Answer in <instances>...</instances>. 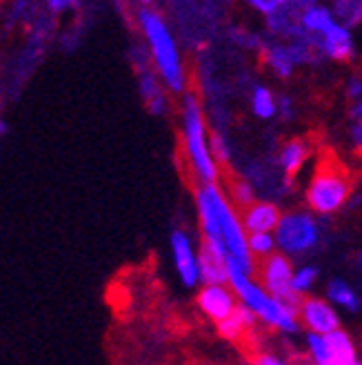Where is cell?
Returning <instances> with one entry per match:
<instances>
[{"instance_id": "6da1fadb", "label": "cell", "mask_w": 362, "mask_h": 365, "mask_svg": "<svg viewBox=\"0 0 362 365\" xmlns=\"http://www.w3.org/2000/svg\"><path fill=\"white\" fill-rule=\"evenodd\" d=\"M227 277H229L231 289L236 292L238 301L247 305L269 330L284 334V336H296L302 330L298 309L276 297H271L260 283L253 281V274L245 272L231 259H227Z\"/></svg>"}, {"instance_id": "7a4b0ae2", "label": "cell", "mask_w": 362, "mask_h": 365, "mask_svg": "<svg viewBox=\"0 0 362 365\" xmlns=\"http://www.w3.org/2000/svg\"><path fill=\"white\" fill-rule=\"evenodd\" d=\"M138 25L147 41L151 61L156 67V74L160 76L162 85L169 87L176 94H185L187 91V74L183 67V58L176 45V38L162 16L154 11L151 7H142L138 11Z\"/></svg>"}, {"instance_id": "3957f363", "label": "cell", "mask_w": 362, "mask_h": 365, "mask_svg": "<svg viewBox=\"0 0 362 365\" xmlns=\"http://www.w3.org/2000/svg\"><path fill=\"white\" fill-rule=\"evenodd\" d=\"M183 143L189 165L201 182H215L220 178L218 160L211 152V136L207 132V120L201 101L193 91L183 94Z\"/></svg>"}, {"instance_id": "277c9868", "label": "cell", "mask_w": 362, "mask_h": 365, "mask_svg": "<svg viewBox=\"0 0 362 365\" xmlns=\"http://www.w3.org/2000/svg\"><path fill=\"white\" fill-rule=\"evenodd\" d=\"M349 196H351V176L347 168L334 154L324 152L312 176L309 187H307L304 194L307 205H309L314 214L329 216L345 207Z\"/></svg>"}, {"instance_id": "5b68a950", "label": "cell", "mask_w": 362, "mask_h": 365, "mask_svg": "<svg viewBox=\"0 0 362 365\" xmlns=\"http://www.w3.org/2000/svg\"><path fill=\"white\" fill-rule=\"evenodd\" d=\"M276 232V245L278 252L287 257L298 259L312 254L320 243V223L312 212H287L280 216V223Z\"/></svg>"}, {"instance_id": "8992f818", "label": "cell", "mask_w": 362, "mask_h": 365, "mask_svg": "<svg viewBox=\"0 0 362 365\" xmlns=\"http://www.w3.org/2000/svg\"><path fill=\"white\" fill-rule=\"evenodd\" d=\"M256 274H258V283L269 292L271 297H276L298 309L302 297H298L292 287V277H294L292 257H287V254L276 250L274 254H269L267 259L258 261Z\"/></svg>"}, {"instance_id": "52a82bcc", "label": "cell", "mask_w": 362, "mask_h": 365, "mask_svg": "<svg viewBox=\"0 0 362 365\" xmlns=\"http://www.w3.org/2000/svg\"><path fill=\"white\" fill-rule=\"evenodd\" d=\"M169 250L176 274L183 287L193 289L201 285V265H198V250L191 241V236L185 230H171L169 234Z\"/></svg>"}, {"instance_id": "ba28073f", "label": "cell", "mask_w": 362, "mask_h": 365, "mask_svg": "<svg viewBox=\"0 0 362 365\" xmlns=\"http://www.w3.org/2000/svg\"><path fill=\"white\" fill-rule=\"evenodd\" d=\"M298 319L307 332L329 334L340 327L338 307L320 297H309V294L302 297L298 305Z\"/></svg>"}, {"instance_id": "9c48e42d", "label": "cell", "mask_w": 362, "mask_h": 365, "mask_svg": "<svg viewBox=\"0 0 362 365\" xmlns=\"http://www.w3.org/2000/svg\"><path fill=\"white\" fill-rule=\"evenodd\" d=\"M238 297L231 289L229 283H213V285H203L198 289L196 305L198 309L213 323L225 321L233 309L238 307Z\"/></svg>"}, {"instance_id": "30bf717a", "label": "cell", "mask_w": 362, "mask_h": 365, "mask_svg": "<svg viewBox=\"0 0 362 365\" xmlns=\"http://www.w3.org/2000/svg\"><path fill=\"white\" fill-rule=\"evenodd\" d=\"M280 207L271 200H253L247 207L240 210V223L247 234L256 232H274L280 223Z\"/></svg>"}, {"instance_id": "8fae6325", "label": "cell", "mask_w": 362, "mask_h": 365, "mask_svg": "<svg viewBox=\"0 0 362 365\" xmlns=\"http://www.w3.org/2000/svg\"><path fill=\"white\" fill-rule=\"evenodd\" d=\"M314 41L320 49L322 56L331 61H349L353 56V38L347 25H340L338 21L324 29L320 36H314Z\"/></svg>"}, {"instance_id": "7c38bea8", "label": "cell", "mask_w": 362, "mask_h": 365, "mask_svg": "<svg viewBox=\"0 0 362 365\" xmlns=\"http://www.w3.org/2000/svg\"><path fill=\"white\" fill-rule=\"evenodd\" d=\"M198 265H201V285L229 283L227 277V252L203 239L198 247Z\"/></svg>"}, {"instance_id": "4fadbf2b", "label": "cell", "mask_w": 362, "mask_h": 365, "mask_svg": "<svg viewBox=\"0 0 362 365\" xmlns=\"http://www.w3.org/2000/svg\"><path fill=\"white\" fill-rule=\"evenodd\" d=\"M260 319L251 312V309L243 303H238V307L233 309V312L220 321V323H215V327H218V334L225 339V341H231V343H238L243 341L247 334H251L253 330L258 327Z\"/></svg>"}, {"instance_id": "5bb4252c", "label": "cell", "mask_w": 362, "mask_h": 365, "mask_svg": "<svg viewBox=\"0 0 362 365\" xmlns=\"http://www.w3.org/2000/svg\"><path fill=\"white\" fill-rule=\"evenodd\" d=\"M136 67H138V78H140V91L142 98L147 103L151 114H162L167 109V96L162 91L160 85V76L151 71V65L144 58H136Z\"/></svg>"}, {"instance_id": "9a60e30c", "label": "cell", "mask_w": 362, "mask_h": 365, "mask_svg": "<svg viewBox=\"0 0 362 365\" xmlns=\"http://www.w3.org/2000/svg\"><path fill=\"white\" fill-rule=\"evenodd\" d=\"M309 156H312V148L304 138H292L282 145L280 156H278V165L284 172L287 180L294 178L300 172V168L304 165Z\"/></svg>"}, {"instance_id": "2e32d148", "label": "cell", "mask_w": 362, "mask_h": 365, "mask_svg": "<svg viewBox=\"0 0 362 365\" xmlns=\"http://www.w3.org/2000/svg\"><path fill=\"white\" fill-rule=\"evenodd\" d=\"M324 297H327V301L340 309H345V312H360L362 307V299L358 292L345 281V279H331L327 283V287H324Z\"/></svg>"}, {"instance_id": "e0dca14e", "label": "cell", "mask_w": 362, "mask_h": 365, "mask_svg": "<svg viewBox=\"0 0 362 365\" xmlns=\"http://www.w3.org/2000/svg\"><path fill=\"white\" fill-rule=\"evenodd\" d=\"M262 58L265 63L276 71L280 78H287L294 74V67H298L296 56L292 45H282V43H269L262 47Z\"/></svg>"}, {"instance_id": "ac0fdd59", "label": "cell", "mask_w": 362, "mask_h": 365, "mask_svg": "<svg viewBox=\"0 0 362 365\" xmlns=\"http://www.w3.org/2000/svg\"><path fill=\"white\" fill-rule=\"evenodd\" d=\"M334 23H336L334 11L327 9V7H322V5L312 3V5H304L302 11H300V25L309 36H320L324 29H329Z\"/></svg>"}, {"instance_id": "d6986e66", "label": "cell", "mask_w": 362, "mask_h": 365, "mask_svg": "<svg viewBox=\"0 0 362 365\" xmlns=\"http://www.w3.org/2000/svg\"><path fill=\"white\" fill-rule=\"evenodd\" d=\"M324 336H327L329 350L334 354V363H338V365H349L351 361L358 359L356 343H353L351 334L342 330V327H338V330L324 334Z\"/></svg>"}, {"instance_id": "ffe728a7", "label": "cell", "mask_w": 362, "mask_h": 365, "mask_svg": "<svg viewBox=\"0 0 362 365\" xmlns=\"http://www.w3.org/2000/svg\"><path fill=\"white\" fill-rule=\"evenodd\" d=\"M251 109L262 120H271L278 116V98H274L271 89L265 85H256L251 91Z\"/></svg>"}, {"instance_id": "44dd1931", "label": "cell", "mask_w": 362, "mask_h": 365, "mask_svg": "<svg viewBox=\"0 0 362 365\" xmlns=\"http://www.w3.org/2000/svg\"><path fill=\"white\" fill-rule=\"evenodd\" d=\"M304 348L309 354L312 365H334V354L329 350V343L324 334L318 332H307L304 334Z\"/></svg>"}, {"instance_id": "7402d4cb", "label": "cell", "mask_w": 362, "mask_h": 365, "mask_svg": "<svg viewBox=\"0 0 362 365\" xmlns=\"http://www.w3.org/2000/svg\"><path fill=\"white\" fill-rule=\"evenodd\" d=\"M320 279V269L318 265H312V263H307V265H300L294 269V277H292V287L298 297H307V294H312V289L316 287Z\"/></svg>"}, {"instance_id": "603a6c76", "label": "cell", "mask_w": 362, "mask_h": 365, "mask_svg": "<svg viewBox=\"0 0 362 365\" xmlns=\"http://www.w3.org/2000/svg\"><path fill=\"white\" fill-rule=\"evenodd\" d=\"M247 243H249L251 257L256 259V261L267 259L269 254H274V252L278 250L274 232H256V234H247Z\"/></svg>"}, {"instance_id": "cb8c5ba5", "label": "cell", "mask_w": 362, "mask_h": 365, "mask_svg": "<svg viewBox=\"0 0 362 365\" xmlns=\"http://www.w3.org/2000/svg\"><path fill=\"white\" fill-rule=\"evenodd\" d=\"M334 16H338L347 27L362 21V0H334Z\"/></svg>"}, {"instance_id": "d4e9b609", "label": "cell", "mask_w": 362, "mask_h": 365, "mask_svg": "<svg viewBox=\"0 0 362 365\" xmlns=\"http://www.w3.org/2000/svg\"><path fill=\"white\" fill-rule=\"evenodd\" d=\"M229 192H231L233 205H236L238 210L247 207L249 203H253V200H256V190H253V185H251L249 180H245V178H233Z\"/></svg>"}, {"instance_id": "484cf974", "label": "cell", "mask_w": 362, "mask_h": 365, "mask_svg": "<svg viewBox=\"0 0 362 365\" xmlns=\"http://www.w3.org/2000/svg\"><path fill=\"white\" fill-rule=\"evenodd\" d=\"M211 152H213V158H215V160H223V163L229 160L227 140H225L220 134H213V136H211Z\"/></svg>"}, {"instance_id": "4316f807", "label": "cell", "mask_w": 362, "mask_h": 365, "mask_svg": "<svg viewBox=\"0 0 362 365\" xmlns=\"http://www.w3.org/2000/svg\"><path fill=\"white\" fill-rule=\"evenodd\" d=\"M251 365H292L289 361H284L282 356L278 354H269V352H260L256 359H253Z\"/></svg>"}, {"instance_id": "83f0119b", "label": "cell", "mask_w": 362, "mask_h": 365, "mask_svg": "<svg viewBox=\"0 0 362 365\" xmlns=\"http://www.w3.org/2000/svg\"><path fill=\"white\" fill-rule=\"evenodd\" d=\"M247 3L256 9V11H260V14H265V16H271L274 14L280 5H276L274 0H247Z\"/></svg>"}, {"instance_id": "f1b7e54d", "label": "cell", "mask_w": 362, "mask_h": 365, "mask_svg": "<svg viewBox=\"0 0 362 365\" xmlns=\"http://www.w3.org/2000/svg\"><path fill=\"white\" fill-rule=\"evenodd\" d=\"M80 3H82V0H45L47 9H51V11H65V9L80 5Z\"/></svg>"}, {"instance_id": "f546056e", "label": "cell", "mask_w": 362, "mask_h": 365, "mask_svg": "<svg viewBox=\"0 0 362 365\" xmlns=\"http://www.w3.org/2000/svg\"><path fill=\"white\" fill-rule=\"evenodd\" d=\"M294 103H292V98L289 96H280L278 98V114L284 118V120H292V116H294Z\"/></svg>"}, {"instance_id": "4dcf8cb0", "label": "cell", "mask_w": 362, "mask_h": 365, "mask_svg": "<svg viewBox=\"0 0 362 365\" xmlns=\"http://www.w3.org/2000/svg\"><path fill=\"white\" fill-rule=\"evenodd\" d=\"M347 94H349V98H353V101L362 98V78H360V76H351V78H349V83H347Z\"/></svg>"}, {"instance_id": "1f68e13d", "label": "cell", "mask_w": 362, "mask_h": 365, "mask_svg": "<svg viewBox=\"0 0 362 365\" xmlns=\"http://www.w3.org/2000/svg\"><path fill=\"white\" fill-rule=\"evenodd\" d=\"M351 143L358 150H362V120H351Z\"/></svg>"}, {"instance_id": "d6a6232c", "label": "cell", "mask_w": 362, "mask_h": 365, "mask_svg": "<svg viewBox=\"0 0 362 365\" xmlns=\"http://www.w3.org/2000/svg\"><path fill=\"white\" fill-rule=\"evenodd\" d=\"M349 118L351 120H362V98H358L353 103V107L349 109Z\"/></svg>"}, {"instance_id": "836d02e7", "label": "cell", "mask_w": 362, "mask_h": 365, "mask_svg": "<svg viewBox=\"0 0 362 365\" xmlns=\"http://www.w3.org/2000/svg\"><path fill=\"white\" fill-rule=\"evenodd\" d=\"M274 3L282 7V5H292V3H298V0H274Z\"/></svg>"}, {"instance_id": "e575fe53", "label": "cell", "mask_w": 362, "mask_h": 365, "mask_svg": "<svg viewBox=\"0 0 362 365\" xmlns=\"http://www.w3.org/2000/svg\"><path fill=\"white\" fill-rule=\"evenodd\" d=\"M3 134H5V120L0 118V138H3Z\"/></svg>"}, {"instance_id": "d590c367", "label": "cell", "mask_w": 362, "mask_h": 365, "mask_svg": "<svg viewBox=\"0 0 362 365\" xmlns=\"http://www.w3.org/2000/svg\"><path fill=\"white\" fill-rule=\"evenodd\" d=\"M140 3H142V5H144V7H149V5H151V3H154V0H140Z\"/></svg>"}, {"instance_id": "8d00e7d4", "label": "cell", "mask_w": 362, "mask_h": 365, "mask_svg": "<svg viewBox=\"0 0 362 365\" xmlns=\"http://www.w3.org/2000/svg\"><path fill=\"white\" fill-rule=\"evenodd\" d=\"M349 365H362V361H360V359H356V361H351Z\"/></svg>"}, {"instance_id": "74e56055", "label": "cell", "mask_w": 362, "mask_h": 365, "mask_svg": "<svg viewBox=\"0 0 362 365\" xmlns=\"http://www.w3.org/2000/svg\"><path fill=\"white\" fill-rule=\"evenodd\" d=\"M360 263H362V250H360Z\"/></svg>"}, {"instance_id": "f35d334b", "label": "cell", "mask_w": 362, "mask_h": 365, "mask_svg": "<svg viewBox=\"0 0 362 365\" xmlns=\"http://www.w3.org/2000/svg\"><path fill=\"white\" fill-rule=\"evenodd\" d=\"M191 365H203V363H191Z\"/></svg>"}]
</instances>
